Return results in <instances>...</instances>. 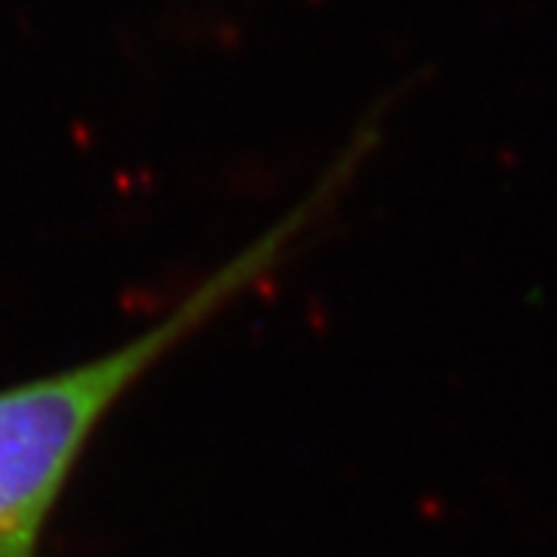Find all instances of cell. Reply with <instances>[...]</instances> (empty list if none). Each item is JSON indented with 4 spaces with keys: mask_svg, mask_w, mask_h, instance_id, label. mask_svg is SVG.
<instances>
[{
    "mask_svg": "<svg viewBox=\"0 0 557 557\" xmlns=\"http://www.w3.org/2000/svg\"><path fill=\"white\" fill-rule=\"evenodd\" d=\"M260 245L149 329L97 357L0 387V557H44L62 498L124 399L255 278Z\"/></svg>",
    "mask_w": 557,
    "mask_h": 557,
    "instance_id": "obj_1",
    "label": "cell"
}]
</instances>
